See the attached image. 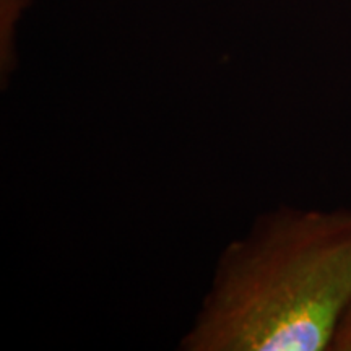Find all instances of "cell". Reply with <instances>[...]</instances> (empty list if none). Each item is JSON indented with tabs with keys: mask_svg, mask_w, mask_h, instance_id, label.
Here are the masks:
<instances>
[{
	"mask_svg": "<svg viewBox=\"0 0 351 351\" xmlns=\"http://www.w3.org/2000/svg\"><path fill=\"white\" fill-rule=\"evenodd\" d=\"M332 351H351V302L341 315L330 345Z\"/></svg>",
	"mask_w": 351,
	"mask_h": 351,
	"instance_id": "cell-3",
	"label": "cell"
},
{
	"mask_svg": "<svg viewBox=\"0 0 351 351\" xmlns=\"http://www.w3.org/2000/svg\"><path fill=\"white\" fill-rule=\"evenodd\" d=\"M351 302V208L282 207L219 254L184 351H326Z\"/></svg>",
	"mask_w": 351,
	"mask_h": 351,
	"instance_id": "cell-1",
	"label": "cell"
},
{
	"mask_svg": "<svg viewBox=\"0 0 351 351\" xmlns=\"http://www.w3.org/2000/svg\"><path fill=\"white\" fill-rule=\"evenodd\" d=\"M29 0H0V47H2V73L12 72L13 33L23 8Z\"/></svg>",
	"mask_w": 351,
	"mask_h": 351,
	"instance_id": "cell-2",
	"label": "cell"
}]
</instances>
